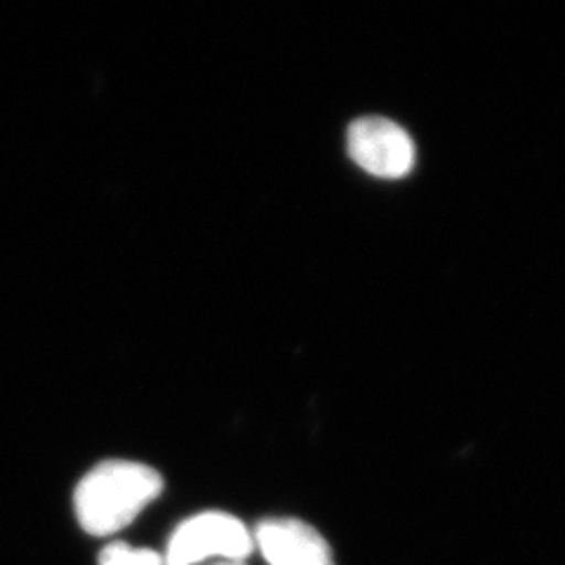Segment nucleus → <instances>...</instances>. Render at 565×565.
<instances>
[{"label": "nucleus", "instance_id": "obj_1", "mask_svg": "<svg viewBox=\"0 0 565 565\" xmlns=\"http://www.w3.org/2000/svg\"><path fill=\"white\" fill-rule=\"evenodd\" d=\"M163 490V479L156 469L111 459L97 465L76 488V516L85 533L104 537L114 535L137 519Z\"/></svg>", "mask_w": 565, "mask_h": 565}, {"label": "nucleus", "instance_id": "obj_2", "mask_svg": "<svg viewBox=\"0 0 565 565\" xmlns=\"http://www.w3.org/2000/svg\"><path fill=\"white\" fill-rule=\"evenodd\" d=\"M255 550L253 533L232 514L203 511L177 525L168 542L166 565H196L207 558L243 561Z\"/></svg>", "mask_w": 565, "mask_h": 565}, {"label": "nucleus", "instance_id": "obj_3", "mask_svg": "<svg viewBox=\"0 0 565 565\" xmlns=\"http://www.w3.org/2000/svg\"><path fill=\"white\" fill-rule=\"evenodd\" d=\"M347 149L353 163L380 180H401L415 168V141L398 122L382 116L351 122Z\"/></svg>", "mask_w": 565, "mask_h": 565}, {"label": "nucleus", "instance_id": "obj_4", "mask_svg": "<svg viewBox=\"0 0 565 565\" xmlns=\"http://www.w3.org/2000/svg\"><path fill=\"white\" fill-rule=\"evenodd\" d=\"M253 540L269 565H334L326 537L299 519L262 521Z\"/></svg>", "mask_w": 565, "mask_h": 565}, {"label": "nucleus", "instance_id": "obj_5", "mask_svg": "<svg viewBox=\"0 0 565 565\" xmlns=\"http://www.w3.org/2000/svg\"><path fill=\"white\" fill-rule=\"evenodd\" d=\"M99 565H166V563L151 550H135V546L116 542L102 552Z\"/></svg>", "mask_w": 565, "mask_h": 565}, {"label": "nucleus", "instance_id": "obj_6", "mask_svg": "<svg viewBox=\"0 0 565 565\" xmlns=\"http://www.w3.org/2000/svg\"><path fill=\"white\" fill-rule=\"evenodd\" d=\"M215 565H243L241 561H222V563H215Z\"/></svg>", "mask_w": 565, "mask_h": 565}]
</instances>
